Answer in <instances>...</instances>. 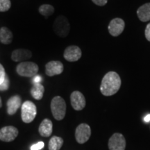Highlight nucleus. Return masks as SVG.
Segmentation results:
<instances>
[{
	"label": "nucleus",
	"mask_w": 150,
	"mask_h": 150,
	"mask_svg": "<svg viewBox=\"0 0 150 150\" xmlns=\"http://www.w3.org/2000/svg\"><path fill=\"white\" fill-rule=\"evenodd\" d=\"M13 33L7 27H3L0 29V41L4 45H9L13 41Z\"/></svg>",
	"instance_id": "17"
},
{
	"label": "nucleus",
	"mask_w": 150,
	"mask_h": 150,
	"mask_svg": "<svg viewBox=\"0 0 150 150\" xmlns=\"http://www.w3.org/2000/svg\"><path fill=\"white\" fill-rule=\"evenodd\" d=\"M53 29L56 35L59 37L65 38L70 32V25L65 16H59L54 22Z\"/></svg>",
	"instance_id": "5"
},
{
	"label": "nucleus",
	"mask_w": 150,
	"mask_h": 150,
	"mask_svg": "<svg viewBox=\"0 0 150 150\" xmlns=\"http://www.w3.org/2000/svg\"><path fill=\"white\" fill-rule=\"evenodd\" d=\"M144 120H145L146 122H148L150 121V114L147 115L145 118H144Z\"/></svg>",
	"instance_id": "28"
},
{
	"label": "nucleus",
	"mask_w": 150,
	"mask_h": 150,
	"mask_svg": "<svg viewBox=\"0 0 150 150\" xmlns=\"http://www.w3.org/2000/svg\"><path fill=\"white\" fill-rule=\"evenodd\" d=\"M1 106H2V102H1V97H0V108H1Z\"/></svg>",
	"instance_id": "29"
},
{
	"label": "nucleus",
	"mask_w": 150,
	"mask_h": 150,
	"mask_svg": "<svg viewBox=\"0 0 150 150\" xmlns=\"http://www.w3.org/2000/svg\"><path fill=\"white\" fill-rule=\"evenodd\" d=\"M38 11L42 16H45L47 18L53 15L54 13V8L52 5L43 4L41 5L40 8H38Z\"/></svg>",
	"instance_id": "20"
},
{
	"label": "nucleus",
	"mask_w": 150,
	"mask_h": 150,
	"mask_svg": "<svg viewBox=\"0 0 150 150\" xmlns=\"http://www.w3.org/2000/svg\"><path fill=\"white\" fill-rule=\"evenodd\" d=\"M91 136V129L88 125L82 123L76 127L75 138L78 143L83 144L89 140Z\"/></svg>",
	"instance_id": "6"
},
{
	"label": "nucleus",
	"mask_w": 150,
	"mask_h": 150,
	"mask_svg": "<svg viewBox=\"0 0 150 150\" xmlns=\"http://www.w3.org/2000/svg\"><path fill=\"white\" fill-rule=\"evenodd\" d=\"M125 23L121 18H114L108 24V32L112 36L117 37L123 32L125 29Z\"/></svg>",
	"instance_id": "8"
},
{
	"label": "nucleus",
	"mask_w": 150,
	"mask_h": 150,
	"mask_svg": "<svg viewBox=\"0 0 150 150\" xmlns=\"http://www.w3.org/2000/svg\"><path fill=\"white\" fill-rule=\"evenodd\" d=\"M37 114L36 106L31 101H26L22 105L21 117L24 123H31Z\"/></svg>",
	"instance_id": "4"
},
{
	"label": "nucleus",
	"mask_w": 150,
	"mask_h": 150,
	"mask_svg": "<svg viewBox=\"0 0 150 150\" xmlns=\"http://www.w3.org/2000/svg\"><path fill=\"white\" fill-rule=\"evenodd\" d=\"M63 144V138L58 136H53L49 142V149L60 150Z\"/></svg>",
	"instance_id": "19"
},
{
	"label": "nucleus",
	"mask_w": 150,
	"mask_h": 150,
	"mask_svg": "<svg viewBox=\"0 0 150 150\" xmlns=\"http://www.w3.org/2000/svg\"><path fill=\"white\" fill-rule=\"evenodd\" d=\"M53 130V124L49 119H45L40 123L39 126V133L42 137H50L52 135Z\"/></svg>",
	"instance_id": "15"
},
{
	"label": "nucleus",
	"mask_w": 150,
	"mask_h": 150,
	"mask_svg": "<svg viewBox=\"0 0 150 150\" xmlns=\"http://www.w3.org/2000/svg\"><path fill=\"white\" fill-rule=\"evenodd\" d=\"M121 79L117 72H108L104 75L100 86V91L104 96H112L118 92L121 87Z\"/></svg>",
	"instance_id": "1"
},
{
	"label": "nucleus",
	"mask_w": 150,
	"mask_h": 150,
	"mask_svg": "<svg viewBox=\"0 0 150 150\" xmlns=\"http://www.w3.org/2000/svg\"><path fill=\"white\" fill-rule=\"evenodd\" d=\"M38 65L33 62H22L16 67L17 73L24 77H33L38 74Z\"/></svg>",
	"instance_id": "3"
},
{
	"label": "nucleus",
	"mask_w": 150,
	"mask_h": 150,
	"mask_svg": "<svg viewBox=\"0 0 150 150\" xmlns=\"http://www.w3.org/2000/svg\"><path fill=\"white\" fill-rule=\"evenodd\" d=\"M6 75V74L4 67L0 63V84L2 83L3 81L4 80Z\"/></svg>",
	"instance_id": "24"
},
{
	"label": "nucleus",
	"mask_w": 150,
	"mask_h": 150,
	"mask_svg": "<svg viewBox=\"0 0 150 150\" xmlns=\"http://www.w3.org/2000/svg\"><path fill=\"white\" fill-rule=\"evenodd\" d=\"M10 0H0V12H6L11 8Z\"/></svg>",
	"instance_id": "21"
},
{
	"label": "nucleus",
	"mask_w": 150,
	"mask_h": 150,
	"mask_svg": "<svg viewBox=\"0 0 150 150\" xmlns=\"http://www.w3.org/2000/svg\"><path fill=\"white\" fill-rule=\"evenodd\" d=\"M45 88L41 83L33 84V87L31 89V96L36 100H40L44 95Z\"/></svg>",
	"instance_id": "18"
},
{
	"label": "nucleus",
	"mask_w": 150,
	"mask_h": 150,
	"mask_svg": "<svg viewBox=\"0 0 150 150\" xmlns=\"http://www.w3.org/2000/svg\"><path fill=\"white\" fill-rule=\"evenodd\" d=\"M92 1L97 6H103L106 5L107 4L108 0H92Z\"/></svg>",
	"instance_id": "26"
},
{
	"label": "nucleus",
	"mask_w": 150,
	"mask_h": 150,
	"mask_svg": "<svg viewBox=\"0 0 150 150\" xmlns=\"http://www.w3.org/2000/svg\"><path fill=\"white\" fill-rule=\"evenodd\" d=\"M63 65L61 61H52L48 62L45 65V73L49 76L59 75L63 72Z\"/></svg>",
	"instance_id": "12"
},
{
	"label": "nucleus",
	"mask_w": 150,
	"mask_h": 150,
	"mask_svg": "<svg viewBox=\"0 0 150 150\" xmlns=\"http://www.w3.org/2000/svg\"><path fill=\"white\" fill-rule=\"evenodd\" d=\"M18 130L13 126L4 127L0 129V140L4 142H11L16 138Z\"/></svg>",
	"instance_id": "10"
},
{
	"label": "nucleus",
	"mask_w": 150,
	"mask_h": 150,
	"mask_svg": "<svg viewBox=\"0 0 150 150\" xmlns=\"http://www.w3.org/2000/svg\"><path fill=\"white\" fill-rule=\"evenodd\" d=\"M52 115L56 120H62L66 113V104L65 100L60 96H56L51 102Z\"/></svg>",
	"instance_id": "2"
},
{
	"label": "nucleus",
	"mask_w": 150,
	"mask_h": 150,
	"mask_svg": "<svg viewBox=\"0 0 150 150\" xmlns=\"http://www.w3.org/2000/svg\"><path fill=\"white\" fill-rule=\"evenodd\" d=\"M45 147V143L43 142H38V143L31 147V150H40Z\"/></svg>",
	"instance_id": "23"
},
{
	"label": "nucleus",
	"mask_w": 150,
	"mask_h": 150,
	"mask_svg": "<svg viewBox=\"0 0 150 150\" xmlns=\"http://www.w3.org/2000/svg\"><path fill=\"white\" fill-rule=\"evenodd\" d=\"M9 86H10V81H9L8 76L6 75L4 80L0 84V91H7L9 88Z\"/></svg>",
	"instance_id": "22"
},
{
	"label": "nucleus",
	"mask_w": 150,
	"mask_h": 150,
	"mask_svg": "<svg viewBox=\"0 0 150 150\" xmlns=\"http://www.w3.org/2000/svg\"><path fill=\"white\" fill-rule=\"evenodd\" d=\"M145 35L146 38H147V40L150 42V23L148 24L147 27H146V29L145 31Z\"/></svg>",
	"instance_id": "27"
},
{
	"label": "nucleus",
	"mask_w": 150,
	"mask_h": 150,
	"mask_svg": "<svg viewBox=\"0 0 150 150\" xmlns=\"http://www.w3.org/2000/svg\"><path fill=\"white\" fill-rule=\"evenodd\" d=\"M7 112L8 115H13L21 106L22 99L19 95H14L7 101Z\"/></svg>",
	"instance_id": "13"
},
{
	"label": "nucleus",
	"mask_w": 150,
	"mask_h": 150,
	"mask_svg": "<svg viewBox=\"0 0 150 150\" xmlns=\"http://www.w3.org/2000/svg\"><path fill=\"white\" fill-rule=\"evenodd\" d=\"M82 52L81 49L77 46L71 45L65 49L63 54L64 59L69 62L77 61L81 59Z\"/></svg>",
	"instance_id": "11"
},
{
	"label": "nucleus",
	"mask_w": 150,
	"mask_h": 150,
	"mask_svg": "<svg viewBox=\"0 0 150 150\" xmlns=\"http://www.w3.org/2000/svg\"><path fill=\"white\" fill-rule=\"evenodd\" d=\"M126 148V140L122 134L115 133L109 138L108 149L109 150H125Z\"/></svg>",
	"instance_id": "7"
},
{
	"label": "nucleus",
	"mask_w": 150,
	"mask_h": 150,
	"mask_svg": "<svg viewBox=\"0 0 150 150\" xmlns=\"http://www.w3.org/2000/svg\"><path fill=\"white\" fill-rule=\"evenodd\" d=\"M137 16L143 22L150 20V3H146L139 7L137 10Z\"/></svg>",
	"instance_id": "16"
},
{
	"label": "nucleus",
	"mask_w": 150,
	"mask_h": 150,
	"mask_svg": "<svg viewBox=\"0 0 150 150\" xmlns=\"http://www.w3.org/2000/svg\"><path fill=\"white\" fill-rule=\"evenodd\" d=\"M32 57V53L26 49H18L14 50L11 54V59L15 62H22Z\"/></svg>",
	"instance_id": "14"
},
{
	"label": "nucleus",
	"mask_w": 150,
	"mask_h": 150,
	"mask_svg": "<svg viewBox=\"0 0 150 150\" xmlns=\"http://www.w3.org/2000/svg\"><path fill=\"white\" fill-rule=\"evenodd\" d=\"M70 102L72 108L75 110H81L86 106V99L79 91H74L70 95Z\"/></svg>",
	"instance_id": "9"
},
{
	"label": "nucleus",
	"mask_w": 150,
	"mask_h": 150,
	"mask_svg": "<svg viewBox=\"0 0 150 150\" xmlns=\"http://www.w3.org/2000/svg\"><path fill=\"white\" fill-rule=\"evenodd\" d=\"M43 79L41 75L39 74H36L34 76H33L32 79V83L35 84V83H41V82L42 81Z\"/></svg>",
	"instance_id": "25"
}]
</instances>
